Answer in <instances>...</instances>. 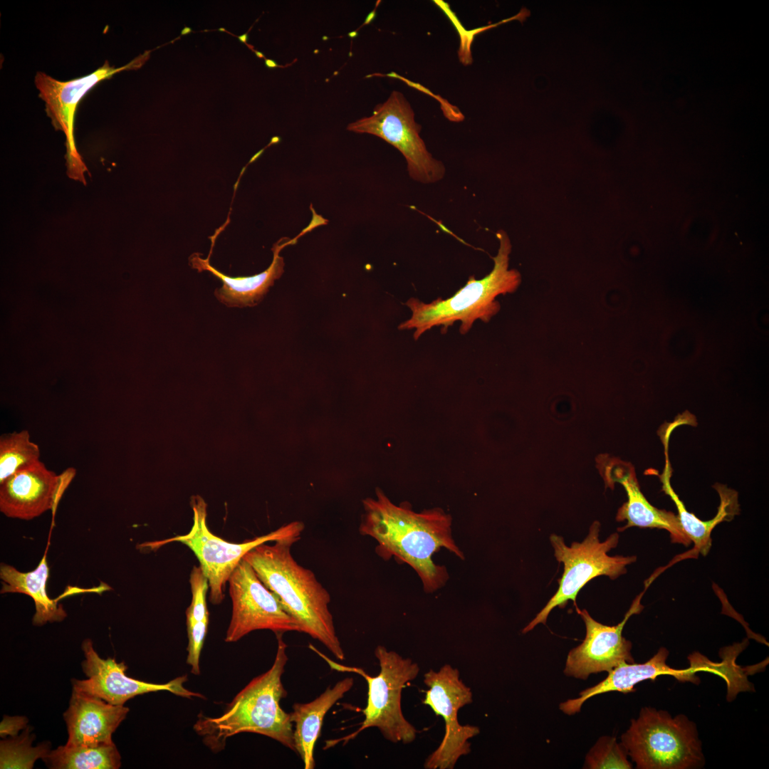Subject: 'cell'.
<instances>
[{"label":"cell","instance_id":"cell-1","mask_svg":"<svg viewBox=\"0 0 769 769\" xmlns=\"http://www.w3.org/2000/svg\"><path fill=\"white\" fill-rule=\"evenodd\" d=\"M362 504L360 533L377 542L376 552L384 560L394 557L412 567L426 592L441 588L449 578L446 567L434 562L436 553L445 548L464 559L452 536L451 517L442 509L417 513L404 503L395 505L379 488L376 498H367Z\"/></svg>","mask_w":769,"mask_h":769},{"label":"cell","instance_id":"cell-2","mask_svg":"<svg viewBox=\"0 0 769 769\" xmlns=\"http://www.w3.org/2000/svg\"><path fill=\"white\" fill-rule=\"evenodd\" d=\"M300 537L266 543L249 551L244 558L262 582L280 600L286 612L298 623L300 632L320 642L338 660L345 653L337 636L328 608L330 595L314 573L299 565L291 546Z\"/></svg>","mask_w":769,"mask_h":769},{"label":"cell","instance_id":"cell-3","mask_svg":"<svg viewBox=\"0 0 769 769\" xmlns=\"http://www.w3.org/2000/svg\"><path fill=\"white\" fill-rule=\"evenodd\" d=\"M277 651L271 667L253 678L217 717L199 714L194 730L213 752L222 750L226 740L240 733L271 738L295 752L293 724L280 706L287 695L281 681L288 660L283 634H276Z\"/></svg>","mask_w":769,"mask_h":769},{"label":"cell","instance_id":"cell-4","mask_svg":"<svg viewBox=\"0 0 769 769\" xmlns=\"http://www.w3.org/2000/svg\"><path fill=\"white\" fill-rule=\"evenodd\" d=\"M499 241L498 253L493 259L492 271L481 279L470 276L466 285L447 299L437 298L425 303L411 298L405 303L412 311L409 319L401 323L399 330L414 329L417 340L433 327L442 326L445 333L456 321L461 323L459 331L467 333L476 320L488 323L501 309L496 298L514 293L520 286L521 276L516 269L509 268L511 244L507 234H496Z\"/></svg>","mask_w":769,"mask_h":769},{"label":"cell","instance_id":"cell-5","mask_svg":"<svg viewBox=\"0 0 769 769\" xmlns=\"http://www.w3.org/2000/svg\"><path fill=\"white\" fill-rule=\"evenodd\" d=\"M309 647L322 657L332 669L355 673L362 676L368 688L367 704L362 710L365 718L359 728L342 738L328 741L325 748L340 742L346 744L360 732L372 727L377 728L387 740L394 743L401 742L407 744L415 740L417 731L404 718L401 699L405 685L414 680L419 674V667L417 663L379 645L375 650V655L379 661L380 671L376 676H371L362 668L340 664L321 653L314 646L310 644Z\"/></svg>","mask_w":769,"mask_h":769},{"label":"cell","instance_id":"cell-6","mask_svg":"<svg viewBox=\"0 0 769 769\" xmlns=\"http://www.w3.org/2000/svg\"><path fill=\"white\" fill-rule=\"evenodd\" d=\"M621 743L639 769H691L704 764L695 723L686 716L644 707Z\"/></svg>","mask_w":769,"mask_h":769},{"label":"cell","instance_id":"cell-7","mask_svg":"<svg viewBox=\"0 0 769 769\" xmlns=\"http://www.w3.org/2000/svg\"><path fill=\"white\" fill-rule=\"evenodd\" d=\"M600 526L599 521H594L584 540L573 542L570 546L565 545L561 536L556 534L550 536L554 555L563 564V572L558 580L556 592L523 629V633L531 631L540 623L545 624L550 612L557 607L564 608L569 600H572L577 608V596L591 580L602 575L614 580L625 574L627 566L636 561L634 555H609L607 553L618 545L619 536L617 533H614L605 540L600 541Z\"/></svg>","mask_w":769,"mask_h":769},{"label":"cell","instance_id":"cell-8","mask_svg":"<svg viewBox=\"0 0 769 769\" xmlns=\"http://www.w3.org/2000/svg\"><path fill=\"white\" fill-rule=\"evenodd\" d=\"M194 521L191 530L184 535L144 543L150 549H157L169 543L187 545L196 555L209 583V600L214 605L224 598L226 584L244 555L258 545L290 537H300L304 530L301 521H293L268 534L241 543L228 542L213 534L206 525V504L199 496L192 498Z\"/></svg>","mask_w":769,"mask_h":769},{"label":"cell","instance_id":"cell-9","mask_svg":"<svg viewBox=\"0 0 769 769\" xmlns=\"http://www.w3.org/2000/svg\"><path fill=\"white\" fill-rule=\"evenodd\" d=\"M422 127L405 97L394 90L377 105L372 115L350 123L347 130L376 135L396 147L407 162L409 176L422 183H433L445 174L443 163L434 159L419 136Z\"/></svg>","mask_w":769,"mask_h":769},{"label":"cell","instance_id":"cell-10","mask_svg":"<svg viewBox=\"0 0 769 769\" xmlns=\"http://www.w3.org/2000/svg\"><path fill=\"white\" fill-rule=\"evenodd\" d=\"M426 691L423 703L429 706L445 723V733L438 748L424 763L427 769H452L459 758L471 752L469 739L480 733L478 727L461 725L457 718L459 710L472 703L471 689L459 678V671L450 664L439 670L424 674Z\"/></svg>","mask_w":769,"mask_h":769},{"label":"cell","instance_id":"cell-11","mask_svg":"<svg viewBox=\"0 0 769 769\" xmlns=\"http://www.w3.org/2000/svg\"><path fill=\"white\" fill-rule=\"evenodd\" d=\"M228 582L232 614L225 642H237L258 629H269L276 634L300 632L296 621L286 612L277 596L262 582L244 558Z\"/></svg>","mask_w":769,"mask_h":769},{"label":"cell","instance_id":"cell-12","mask_svg":"<svg viewBox=\"0 0 769 769\" xmlns=\"http://www.w3.org/2000/svg\"><path fill=\"white\" fill-rule=\"evenodd\" d=\"M148 56L147 53H145L120 68L110 66L106 61L93 73L66 82L57 80L43 72L36 73L35 84L39 90V96L46 103L47 114L51 118L54 127L65 133L66 165L68 172L72 178L84 181V173L86 171L77 150L73 133L75 113L79 101L100 80L109 78L123 70L141 67Z\"/></svg>","mask_w":769,"mask_h":769},{"label":"cell","instance_id":"cell-13","mask_svg":"<svg viewBox=\"0 0 769 769\" xmlns=\"http://www.w3.org/2000/svg\"><path fill=\"white\" fill-rule=\"evenodd\" d=\"M82 649L85 658L82 662V668L88 679L73 680V689L98 697L111 704L124 705L135 696L159 691H167L187 699L204 698L202 694L184 686V683L187 680V676L177 677L165 684L140 681L125 674L127 666L124 662L118 663L110 657L102 659L94 649L90 639L83 641Z\"/></svg>","mask_w":769,"mask_h":769},{"label":"cell","instance_id":"cell-14","mask_svg":"<svg viewBox=\"0 0 769 769\" xmlns=\"http://www.w3.org/2000/svg\"><path fill=\"white\" fill-rule=\"evenodd\" d=\"M639 600H634L624 619L615 626L598 622L586 610L576 608L585 622L586 635L567 655L564 669L566 676L587 679L591 674L608 672L622 663L634 662L632 643L622 636V630L628 619L641 611Z\"/></svg>","mask_w":769,"mask_h":769},{"label":"cell","instance_id":"cell-15","mask_svg":"<svg viewBox=\"0 0 769 769\" xmlns=\"http://www.w3.org/2000/svg\"><path fill=\"white\" fill-rule=\"evenodd\" d=\"M58 475L41 461L0 483V511L6 516L31 520L54 511Z\"/></svg>","mask_w":769,"mask_h":769},{"label":"cell","instance_id":"cell-16","mask_svg":"<svg viewBox=\"0 0 769 769\" xmlns=\"http://www.w3.org/2000/svg\"><path fill=\"white\" fill-rule=\"evenodd\" d=\"M601 472H604L603 476L608 486L611 487L613 482L618 481L624 486L627 495V501L618 509L616 516L617 521H627L624 527L617 529L619 532L630 527L664 529L669 532L672 543L686 546L691 544L677 515L659 509L647 500L630 464L611 459Z\"/></svg>","mask_w":769,"mask_h":769},{"label":"cell","instance_id":"cell-17","mask_svg":"<svg viewBox=\"0 0 769 769\" xmlns=\"http://www.w3.org/2000/svg\"><path fill=\"white\" fill-rule=\"evenodd\" d=\"M129 708L73 689L69 707L64 713L68 738L66 746H99L114 743L113 733L125 718Z\"/></svg>","mask_w":769,"mask_h":769},{"label":"cell","instance_id":"cell-18","mask_svg":"<svg viewBox=\"0 0 769 769\" xmlns=\"http://www.w3.org/2000/svg\"><path fill=\"white\" fill-rule=\"evenodd\" d=\"M669 654L665 647H661L649 660L642 664L624 662L608 671V676L597 684L581 691L580 696L568 699L560 704V709L567 715L578 713L587 699L610 691L630 693L635 691L634 686L646 680L654 681L661 675L674 676L679 681H686L690 675L689 668L677 669L666 664Z\"/></svg>","mask_w":769,"mask_h":769},{"label":"cell","instance_id":"cell-19","mask_svg":"<svg viewBox=\"0 0 769 769\" xmlns=\"http://www.w3.org/2000/svg\"><path fill=\"white\" fill-rule=\"evenodd\" d=\"M286 244H276L273 249V258L269 267L254 276L231 277L225 275L210 264L211 255L207 258H202L199 253H194L189 258V263L199 272L207 271L222 281V287L214 291L220 302L228 307L253 306L261 300L275 280L283 274L284 261L279 252Z\"/></svg>","mask_w":769,"mask_h":769},{"label":"cell","instance_id":"cell-20","mask_svg":"<svg viewBox=\"0 0 769 769\" xmlns=\"http://www.w3.org/2000/svg\"><path fill=\"white\" fill-rule=\"evenodd\" d=\"M353 684L352 677H345L333 686H328L314 700L293 705L290 716L294 724L295 752L300 755L305 769L315 768L314 748L320 737L325 714L352 689Z\"/></svg>","mask_w":769,"mask_h":769},{"label":"cell","instance_id":"cell-21","mask_svg":"<svg viewBox=\"0 0 769 769\" xmlns=\"http://www.w3.org/2000/svg\"><path fill=\"white\" fill-rule=\"evenodd\" d=\"M48 576L49 567L46 553L38 565L30 572H20L5 563H1L0 566V577L2 580L1 593L18 592L30 596L36 607L32 619L34 625L61 622L67 616L62 605L47 595L46 588Z\"/></svg>","mask_w":769,"mask_h":769},{"label":"cell","instance_id":"cell-22","mask_svg":"<svg viewBox=\"0 0 769 769\" xmlns=\"http://www.w3.org/2000/svg\"><path fill=\"white\" fill-rule=\"evenodd\" d=\"M664 473L661 476L663 490L671 497L676 506L677 516L681 528L691 542L694 544V554L707 555L711 547V534L713 529L718 523L725 520H730L733 519L735 515L738 513L739 506L737 493L728 489L725 486L716 485L714 487L718 491L721 499L717 514L713 519L703 521L686 509L684 503L670 485L669 474L667 469Z\"/></svg>","mask_w":769,"mask_h":769},{"label":"cell","instance_id":"cell-23","mask_svg":"<svg viewBox=\"0 0 769 769\" xmlns=\"http://www.w3.org/2000/svg\"><path fill=\"white\" fill-rule=\"evenodd\" d=\"M53 769H117L121 757L114 743L99 746H61L43 758Z\"/></svg>","mask_w":769,"mask_h":769},{"label":"cell","instance_id":"cell-24","mask_svg":"<svg viewBox=\"0 0 769 769\" xmlns=\"http://www.w3.org/2000/svg\"><path fill=\"white\" fill-rule=\"evenodd\" d=\"M40 458L38 444L31 441L28 430L4 434L0 437V483Z\"/></svg>","mask_w":769,"mask_h":769},{"label":"cell","instance_id":"cell-25","mask_svg":"<svg viewBox=\"0 0 769 769\" xmlns=\"http://www.w3.org/2000/svg\"><path fill=\"white\" fill-rule=\"evenodd\" d=\"M34 738L26 729L19 737L1 741L0 768L31 769L35 761L50 752L48 744L33 747Z\"/></svg>","mask_w":769,"mask_h":769},{"label":"cell","instance_id":"cell-26","mask_svg":"<svg viewBox=\"0 0 769 769\" xmlns=\"http://www.w3.org/2000/svg\"><path fill=\"white\" fill-rule=\"evenodd\" d=\"M627 755L626 748L621 743H618L615 738L603 736L588 752L584 768L631 769L632 765L628 760Z\"/></svg>","mask_w":769,"mask_h":769},{"label":"cell","instance_id":"cell-27","mask_svg":"<svg viewBox=\"0 0 769 769\" xmlns=\"http://www.w3.org/2000/svg\"><path fill=\"white\" fill-rule=\"evenodd\" d=\"M189 583L192 600L186 610L187 624L209 619L206 598L209 590V583L200 565L193 567L190 573Z\"/></svg>","mask_w":769,"mask_h":769},{"label":"cell","instance_id":"cell-28","mask_svg":"<svg viewBox=\"0 0 769 769\" xmlns=\"http://www.w3.org/2000/svg\"><path fill=\"white\" fill-rule=\"evenodd\" d=\"M209 619L187 624L189 644L187 664L191 666V672L199 675V657L207 633Z\"/></svg>","mask_w":769,"mask_h":769},{"label":"cell","instance_id":"cell-29","mask_svg":"<svg viewBox=\"0 0 769 769\" xmlns=\"http://www.w3.org/2000/svg\"><path fill=\"white\" fill-rule=\"evenodd\" d=\"M27 722L25 716H4L0 725L1 737L5 738L6 736H16L21 730L26 727Z\"/></svg>","mask_w":769,"mask_h":769},{"label":"cell","instance_id":"cell-30","mask_svg":"<svg viewBox=\"0 0 769 769\" xmlns=\"http://www.w3.org/2000/svg\"><path fill=\"white\" fill-rule=\"evenodd\" d=\"M75 474H76V469L73 468V467H68L65 471H63L60 475H58V487H57V490H56V494L55 507H54V511L52 513H53V518L55 516V513H56V511L58 504L60 500L61 499V497H62L65 490L68 488V486H69V484L70 483V482L72 481L73 478L75 477Z\"/></svg>","mask_w":769,"mask_h":769},{"label":"cell","instance_id":"cell-31","mask_svg":"<svg viewBox=\"0 0 769 769\" xmlns=\"http://www.w3.org/2000/svg\"><path fill=\"white\" fill-rule=\"evenodd\" d=\"M265 64L268 68H275L278 66L277 63L271 59H265Z\"/></svg>","mask_w":769,"mask_h":769},{"label":"cell","instance_id":"cell-32","mask_svg":"<svg viewBox=\"0 0 769 769\" xmlns=\"http://www.w3.org/2000/svg\"><path fill=\"white\" fill-rule=\"evenodd\" d=\"M238 38L241 43H246L249 38L248 33H244L243 35L239 36Z\"/></svg>","mask_w":769,"mask_h":769},{"label":"cell","instance_id":"cell-33","mask_svg":"<svg viewBox=\"0 0 769 769\" xmlns=\"http://www.w3.org/2000/svg\"><path fill=\"white\" fill-rule=\"evenodd\" d=\"M192 32V29L189 27H184L181 32V35L188 34Z\"/></svg>","mask_w":769,"mask_h":769},{"label":"cell","instance_id":"cell-34","mask_svg":"<svg viewBox=\"0 0 769 769\" xmlns=\"http://www.w3.org/2000/svg\"><path fill=\"white\" fill-rule=\"evenodd\" d=\"M254 53H256V56H258V58H263V57H264V56H263V54L262 53H260V52H258V51H254Z\"/></svg>","mask_w":769,"mask_h":769},{"label":"cell","instance_id":"cell-35","mask_svg":"<svg viewBox=\"0 0 769 769\" xmlns=\"http://www.w3.org/2000/svg\"><path fill=\"white\" fill-rule=\"evenodd\" d=\"M219 31H225V29H224V28H219Z\"/></svg>","mask_w":769,"mask_h":769}]
</instances>
